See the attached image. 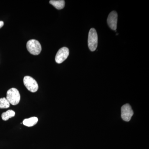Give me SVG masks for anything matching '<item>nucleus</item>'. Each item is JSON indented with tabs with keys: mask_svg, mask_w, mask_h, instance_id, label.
Masks as SVG:
<instances>
[{
	"mask_svg": "<svg viewBox=\"0 0 149 149\" xmlns=\"http://www.w3.org/2000/svg\"><path fill=\"white\" fill-rule=\"evenodd\" d=\"M23 83L27 90L32 92L35 93L38 91L39 86L37 81L34 78L29 76H25L23 79Z\"/></svg>",
	"mask_w": 149,
	"mask_h": 149,
	"instance_id": "20e7f679",
	"label": "nucleus"
},
{
	"mask_svg": "<svg viewBox=\"0 0 149 149\" xmlns=\"http://www.w3.org/2000/svg\"><path fill=\"white\" fill-rule=\"evenodd\" d=\"M69 50L68 48L63 47L61 48L57 53L55 56V61L57 63H61L68 57Z\"/></svg>",
	"mask_w": 149,
	"mask_h": 149,
	"instance_id": "423d86ee",
	"label": "nucleus"
},
{
	"mask_svg": "<svg viewBox=\"0 0 149 149\" xmlns=\"http://www.w3.org/2000/svg\"><path fill=\"white\" fill-rule=\"evenodd\" d=\"M6 98L9 102L13 105L19 104L20 100L19 92L15 88H12L7 92Z\"/></svg>",
	"mask_w": 149,
	"mask_h": 149,
	"instance_id": "f257e3e1",
	"label": "nucleus"
},
{
	"mask_svg": "<svg viewBox=\"0 0 149 149\" xmlns=\"http://www.w3.org/2000/svg\"><path fill=\"white\" fill-rule=\"evenodd\" d=\"M15 112L12 110H8L7 111L3 112L1 115L2 118L3 120H8L10 118L13 117L15 116Z\"/></svg>",
	"mask_w": 149,
	"mask_h": 149,
	"instance_id": "9d476101",
	"label": "nucleus"
},
{
	"mask_svg": "<svg viewBox=\"0 0 149 149\" xmlns=\"http://www.w3.org/2000/svg\"><path fill=\"white\" fill-rule=\"evenodd\" d=\"M10 106V104L6 98H0V109L8 108Z\"/></svg>",
	"mask_w": 149,
	"mask_h": 149,
	"instance_id": "9b49d317",
	"label": "nucleus"
},
{
	"mask_svg": "<svg viewBox=\"0 0 149 149\" xmlns=\"http://www.w3.org/2000/svg\"><path fill=\"white\" fill-rule=\"evenodd\" d=\"M50 3L54 6L57 9L61 10L64 8L65 2L63 0H59V1H55V0H51L49 1Z\"/></svg>",
	"mask_w": 149,
	"mask_h": 149,
	"instance_id": "1a4fd4ad",
	"label": "nucleus"
},
{
	"mask_svg": "<svg viewBox=\"0 0 149 149\" xmlns=\"http://www.w3.org/2000/svg\"><path fill=\"white\" fill-rule=\"evenodd\" d=\"M133 115V110L129 104H125L123 106L121 109V115L123 120L128 122L130 121Z\"/></svg>",
	"mask_w": 149,
	"mask_h": 149,
	"instance_id": "39448f33",
	"label": "nucleus"
},
{
	"mask_svg": "<svg viewBox=\"0 0 149 149\" xmlns=\"http://www.w3.org/2000/svg\"><path fill=\"white\" fill-rule=\"evenodd\" d=\"M4 25L3 22L2 21H0V29Z\"/></svg>",
	"mask_w": 149,
	"mask_h": 149,
	"instance_id": "f8f14e48",
	"label": "nucleus"
},
{
	"mask_svg": "<svg viewBox=\"0 0 149 149\" xmlns=\"http://www.w3.org/2000/svg\"><path fill=\"white\" fill-rule=\"evenodd\" d=\"M27 49L30 54L34 55H38L42 51V46L37 40L32 39L27 42Z\"/></svg>",
	"mask_w": 149,
	"mask_h": 149,
	"instance_id": "7ed1b4c3",
	"label": "nucleus"
},
{
	"mask_svg": "<svg viewBox=\"0 0 149 149\" xmlns=\"http://www.w3.org/2000/svg\"><path fill=\"white\" fill-rule=\"evenodd\" d=\"M38 119L36 117H32L29 118L24 119L23 121V124L27 127H32L37 124Z\"/></svg>",
	"mask_w": 149,
	"mask_h": 149,
	"instance_id": "6e6552de",
	"label": "nucleus"
},
{
	"mask_svg": "<svg viewBox=\"0 0 149 149\" xmlns=\"http://www.w3.org/2000/svg\"><path fill=\"white\" fill-rule=\"evenodd\" d=\"M118 14L115 11H113L110 13L107 18V23L111 29L116 30L117 28Z\"/></svg>",
	"mask_w": 149,
	"mask_h": 149,
	"instance_id": "0eeeda50",
	"label": "nucleus"
},
{
	"mask_svg": "<svg viewBox=\"0 0 149 149\" xmlns=\"http://www.w3.org/2000/svg\"><path fill=\"white\" fill-rule=\"evenodd\" d=\"M88 45L90 50L92 52L95 51L97 47L98 35L95 29L91 28L88 35Z\"/></svg>",
	"mask_w": 149,
	"mask_h": 149,
	"instance_id": "f03ea898",
	"label": "nucleus"
}]
</instances>
